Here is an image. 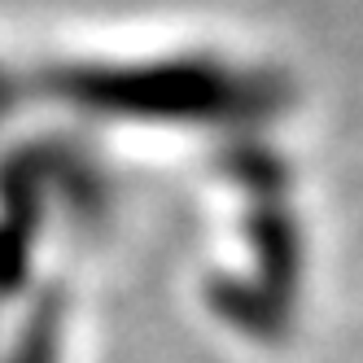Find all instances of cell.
<instances>
[{
  "instance_id": "6da1fadb",
  "label": "cell",
  "mask_w": 363,
  "mask_h": 363,
  "mask_svg": "<svg viewBox=\"0 0 363 363\" xmlns=\"http://www.w3.org/2000/svg\"><path fill=\"white\" fill-rule=\"evenodd\" d=\"M57 302H40L35 315L22 324V337L9 350V363H57Z\"/></svg>"
}]
</instances>
